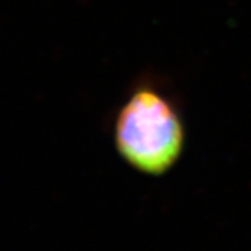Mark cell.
<instances>
[{
  "instance_id": "cell-1",
  "label": "cell",
  "mask_w": 251,
  "mask_h": 251,
  "mask_svg": "<svg viewBox=\"0 0 251 251\" xmlns=\"http://www.w3.org/2000/svg\"><path fill=\"white\" fill-rule=\"evenodd\" d=\"M113 137L117 152L128 165L161 175L179 159L186 134L175 103L161 90L141 84L119 109Z\"/></svg>"
}]
</instances>
